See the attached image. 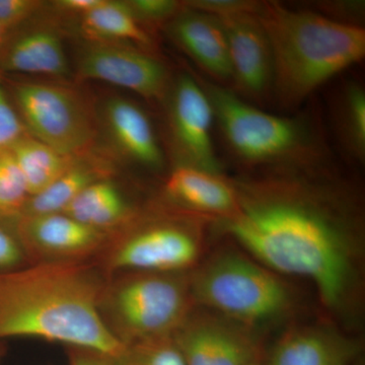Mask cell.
Instances as JSON below:
<instances>
[{
  "mask_svg": "<svg viewBox=\"0 0 365 365\" xmlns=\"http://www.w3.org/2000/svg\"><path fill=\"white\" fill-rule=\"evenodd\" d=\"M197 78L210 101L225 151L245 174L330 163L323 135L309 118L270 114L227 86Z\"/></svg>",
  "mask_w": 365,
  "mask_h": 365,
  "instance_id": "cell-4",
  "label": "cell"
},
{
  "mask_svg": "<svg viewBox=\"0 0 365 365\" xmlns=\"http://www.w3.org/2000/svg\"><path fill=\"white\" fill-rule=\"evenodd\" d=\"M116 365H186L174 336L125 346Z\"/></svg>",
  "mask_w": 365,
  "mask_h": 365,
  "instance_id": "cell-24",
  "label": "cell"
},
{
  "mask_svg": "<svg viewBox=\"0 0 365 365\" xmlns=\"http://www.w3.org/2000/svg\"><path fill=\"white\" fill-rule=\"evenodd\" d=\"M116 160L107 150L93 148L78 155L62 176L40 193L31 196L16 215L34 216L61 213L90 185L113 178ZM16 216V215H14Z\"/></svg>",
  "mask_w": 365,
  "mask_h": 365,
  "instance_id": "cell-18",
  "label": "cell"
},
{
  "mask_svg": "<svg viewBox=\"0 0 365 365\" xmlns=\"http://www.w3.org/2000/svg\"><path fill=\"white\" fill-rule=\"evenodd\" d=\"M71 36L95 42L121 43L153 53L155 39L136 19L125 0H102L69 28Z\"/></svg>",
  "mask_w": 365,
  "mask_h": 365,
  "instance_id": "cell-20",
  "label": "cell"
},
{
  "mask_svg": "<svg viewBox=\"0 0 365 365\" xmlns=\"http://www.w3.org/2000/svg\"><path fill=\"white\" fill-rule=\"evenodd\" d=\"M356 346L339 334L321 327L288 331L264 365H354Z\"/></svg>",
  "mask_w": 365,
  "mask_h": 365,
  "instance_id": "cell-19",
  "label": "cell"
},
{
  "mask_svg": "<svg viewBox=\"0 0 365 365\" xmlns=\"http://www.w3.org/2000/svg\"><path fill=\"white\" fill-rule=\"evenodd\" d=\"M257 328L195 307L174 334L186 365H252L264 359Z\"/></svg>",
  "mask_w": 365,
  "mask_h": 365,
  "instance_id": "cell-11",
  "label": "cell"
},
{
  "mask_svg": "<svg viewBox=\"0 0 365 365\" xmlns=\"http://www.w3.org/2000/svg\"><path fill=\"white\" fill-rule=\"evenodd\" d=\"M25 256L6 216L0 215V271L18 268Z\"/></svg>",
  "mask_w": 365,
  "mask_h": 365,
  "instance_id": "cell-30",
  "label": "cell"
},
{
  "mask_svg": "<svg viewBox=\"0 0 365 365\" xmlns=\"http://www.w3.org/2000/svg\"><path fill=\"white\" fill-rule=\"evenodd\" d=\"M69 365H116L115 359L103 353L81 348H72Z\"/></svg>",
  "mask_w": 365,
  "mask_h": 365,
  "instance_id": "cell-31",
  "label": "cell"
},
{
  "mask_svg": "<svg viewBox=\"0 0 365 365\" xmlns=\"http://www.w3.org/2000/svg\"><path fill=\"white\" fill-rule=\"evenodd\" d=\"M98 139L116 162L148 170H160L167 163L163 144L148 112L135 101L120 95L95 100Z\"/></svg>",
  "mask_w": 365,
  "mask_h": 365,
  "instance_id": "cell-13",
  "label": "cell"
},
{
  "mask_svg": "<svg viewBox=\"0 0 365 365\" xmlns=\"http://www.w3.org/2000/svg\"><path fill=\"white\" fill-rule=\"evenodd\" d=\"M195 306L257 328L282 318L294 306L279 274L241 248H223L190 272Z\"/></svg>",
  "mask_w": 365,
  "mask_h": 365,
  "instance_id": "cell-5",
  "label": "cell"
},
{
  "mask_svg": "<svg viewBox=\"0 0 365 365\" xmlns=\"http://www.w3.org/2000/svg\"><path fill=\"white\" fill-rule=\"evenodd\" d=\"M105 284L81 260L0 271V340L40 338L117 359L125 346L98 309Z\"/></svg>",
  "mask_w": 365,
  "mask_h": 365,
  "instance_id": "cell-2",
  "label": "cell"
},
{
  "mask_svg": "<svg viewBox=\"0 0 365 365\" xmlns=\"http://www.w3.org/2000/svg\"><path fill=\"white\" fill-rule=\"evenodd\" d=\"M169 39L217 85L232 81L227 37L216 16L185 6L163 29ZM230 88V86H228Z\"/></svg>",
  "mask_w": 365,
  "mask_h": 365,
  "instance_id": "cell-16",
  "label": "cell"
},
{
  "mask_svg": "<svg viewBox=\"0 0 365 365\" xmlns=\"http://www.w3.org/2000/svg\"><path fill=\"white\" fill-rule=\"evenodd\" d=\"M26 134L28 132L7 95L4 76L0 72V153L11 150Z\"/></svg>",
  "mask_w": 365,
  "mask_h": 365,
  "instance_id": "cell-27",
  "label": "cell"
},
{
  "mask_svg": "<svg viewBox=\"0 0 365 365\" xmlns=\"http://www.w3.org/2000/svg\"><path fill=\"white\" fill-rule=\"evenodd\" d=\"M163 200L216 222L227 220L237 208V195L230 177L195 168L175 167L165 178Z\"/></svg>",
  "mask_w": 365,
  "mask_h": 365,
  "instance_id": "cell-17",
  "label": "cell"
},
{
  "mask_svg": "<svg viewBox=\"0 0 365 365\" xmlns=\"http://www.w3.org/2000/svg\"><path fill=\"white\" fill-rule=\"evenodd\" d=\"M6 32L4 29L0 26V49H1L2 44H4V39H6Z\"/></svg>",
  "mask_w": 365,
  "mask_h": 365,
  "instance_id": "cell-32",
  "label": "cell"
},
{
  "mask_svg": "<svg viewBox=\"0 0 365 365\" xmlns=\"http://www.w3.org/2000/svg\"><path fill=\"white\" fill-rule=\"evenodd\" d=\"M265 364V361H264V359L258 360V361L255 362V364L252 365H264Z\"/></svg>",
  "mask_w": 365,
  "mask_h": 365,
  "instance_id": "cell-33",
  "label": "cell"
},
{
  "mask_svg": "<svg viewBox=\"0 0 365 365\" xmlns=\"http://www.w3.org/2000/svg\"><path fill=\"white\" fill-rule=\"evenodd\" d=\"M136 21L151 33L163 29L182 7L176 0H125Z\"/></svg>",
  "mask_w": 365,
  "mask_h": 365,
  "instance_id": "cell-26",
  "label": "cell"
},
{
  "mask_svg": "<svg viewBox=\"0 0 365 365\" xmlns=\"http://www.w3.org/2000/svg\"><path fill=\"white\" fill-rule=\"evenodd\" d=\"M215 222L165 200L150 204L118 230L109 267L120 272H191L203 260Z\"/></svg>",
  "mask_w": 365,
  "mask_h": 365,
  "instance_id": "cell-6",
  "label": "cell"
},
{
  "mask_svg": "<svg viewBox=\"0 0 365 365\" xmlns=\"http://www.w3.org/2000/svg\"><path fill=\"white\" fill-rule=\"evenodd\" d=\"M139 209L113 178H107L86 187L62 213L86 227L108 234L123 227Z\"/></svg>",
  "mask_w": 365,
  "mask_h": 365,
  "instance_id": "cell-21",
  "label": "cell"
},
{
  "mask_svg": "<svg viewBox=\"0 0 365 365\" xmlns=\"http://www.w3.org/2000/svg\"><path fill=\"white\" fill-rule=\"evenodd\" d=\"M336 130L347 155L359 163L365 160V91L350 81L343 86L334 110Z\"/></svg>",
  "mask_w": 365,
  "mask_h": 365,
  "instance_id": "cell-23",
  "label": "cell"
},
{
  "mask_svg": "<svg viewBox=\"0 0 365 365\" xmlns=\"http://www.w3.org/2000/svg\"><path fill=\"white\" fill-rule=\"evenodd\" d=\"M230 179L237 211L216 227L274 272L311 282L331 313L351 311L361 292L364 215L330 163Z\"/></svg>",
  "mask_w": 365,
  "mask_h": 365,
  "instance_id": "cell-1",
  "label": "cell"
},
{
  "mask_svg": "<svg viewBox=\"0 0 365 365\" xmlns=\"http://www.w3.org/2000/svg\"><path fill=\"white\" fill-rule=\"evenodd\" d=\"M270 45L272 96L294 110L312 93L364 59L365 31L312 11L262 1L257 11Z\"/></svg>",
  "mask_w": 365,
  "mask_h": 365,
  "instance_id": "cell-3",
  "label": "cell"
},
{
  "mask_svg": "<svg viewBox=\"0 0 365 365\" xmlns=\"http://www.w3.org/2000/svg\"><path fill=\"white\" fill-rule=\"evenodd\" d=\"M11 151L25 178L30 197L40 193L73 165L78 157H68L26 134Z\"/></svg>",
  "mask_w": 365,
  "mask_h": 365,
  "instance_id": "cell-22",
  "label": "cell"
},
{
  "mask_svg": "<svg viewBox=\"0 0 365 365\" xmlns=\"http://www.w3.org/2000/svg\"><path fill=\"white\" fill-rule=\"evenodd\" d=\"M30 198L28 186L11 151L0 153V215L14 216Z\"/></svg>",
  "mask_w": 365,
  "mask_h": 365,
  "instance_id": "cell-25",
  "label": "cell"
},
{
  "mask_svg": "<svg viewBox=\"0 0 365 365\" xmlns=\"http://www.w3.org/2000/svg\"><path fill=\"white\" fill-rule=\"evenodd\" d=\"M185 6L211 14L216 18L235 16V14L257 13L260 1L252 0H191L184 1Z\"/></svg>",
  "mask_w": 365,
  "mask_h": 365,
  "instance_id": "cell-29",
  "label": "cell"
},
{
  "mask_svg": "<svg viewBox=\"0 0 365 365\" xmlns=\"http://www.w3.org/2000/svg\"><path fill=\"white\" fill-rule=\"evenodd\" d=\"M354 365H359V364H354Z\"/></svg>",
  "mask_w": 365,
  "mask_h": 365,
  "instance_id": "cell-34",
  "label": "cell"
},
{
  "mask_svg": "<svg viewBox=\"0 0 365 365\" xmlns=\"http://www.w3.org/2000/svg\"><path fill=\"white\" fill-rule=\"evenodd\" d=\"M72 55L76 83L102 81L160 105L172 83V71L155 53L121 43L79 39Z\"/></svg>",
  "mask_w": 365,
  "mask_h": 365,
  "instance_id": "cell-10",
  "label": "cell"
},
{
  "mask_svg": "<svg viewBox=\"0 0 365 365\" xmlns=\"http://www.w3.org/2000/svg\"><path fill=\"white\" fill-rule=\"evenodd\" d=\"M46 6L41 0H0V26L6 33L24 25Z\"/></svg>",
  "mask_w": 365,
  "mask_h": 365,
  "instance_id": "cell-28",
  "label": "cell"
},
{
  "mask_svg": "<svg viewBox=\"0 0 365 365\" xmlns=\"http://www.w3.org/2000/svg\"><path fill=\"white\" fill-rule=\"evenodd\" d=\"M69 32L46 6L39 14L6 33L0 49V72L11 76L71 79V60L67 54Z\"/></svg>",
  "mask_w": 365,
  "mask_h": 365,
  "instance_id": "cell-12",
  "label": "cell"
},
{
  "mask_svg": "<svg viewBox=\"0 0 365 365\" xmlns=\"http://www.w3.org/2000/svg\"><path fill=\"white\" fill-rule=\"evenodd\" d=\"M227 37L232 81L230 88L254 105L272 97L270 45L257 13L217 18Z\"/></svg>",
  "mask_w": 365,
  "mask_h": 365,
  "instance_id": "cell-14",
  "label": "cell"
},
{
  "mask_svg": "<svg viewBox=\"0 0 365 365\" xmlns=\"http://www.w3.org/2000/svg\"><path fill=\"white\" fill-rule=\"evenodd\" d=\"M25 255L37 262L78 261L100 248L108 234L66 213L6 216Z\"/></svg>",
  "mask_w": 365,
  "mask_h": 365,
  "instance_id": "cell-15",
  "label": "cell"
},
{
  "mask_svg": "<svg viewBox=\"0 0 365 365\" xmlns=\"http://www.w3.org/2000/svg\"><path fill=\"white\" fill-rule=\"evenodd\" d=\"M7 95L26 132L68 157L98 148L95 98L71 79L4 74Z\"/></svg>",
  "mask_w": 365,
  "mask_h": 365,
  "instance_id": "cell-8",
  "label": "cell"
},
{
  "mask_svg": "<svg viewBox=\"0 0 365 365\" xmlns=\"http://www.w3.org/2000/svg\"><path fill=\"white\" fill-rule=\"evenodd\" d=\"M190 272H124L106 283L101 317L124 346L170 337L195 307Z\"/></svg>",
  "mask_w": 365,
  "mask_h": 365,
  "instance_id": "cell-7",
  "label": "cell"
},
{
  "mask_svg": "<svg viewBox=\"0 0 365 365\" xmlns=\"http://www.w3.org/2000/svg\"><path fill=\"white\" fill-rule=\"evenodd\" d=\"M160 106L165 115L163 148L173 168L223 174L213 143L212 107L196 74L185 71L174 76Z\"/></svg>",
  "mask_w": 365,
  "mask_h": 365,
  "instance_id": "cell-9",
  "label": "cell"
}]
</instances>
